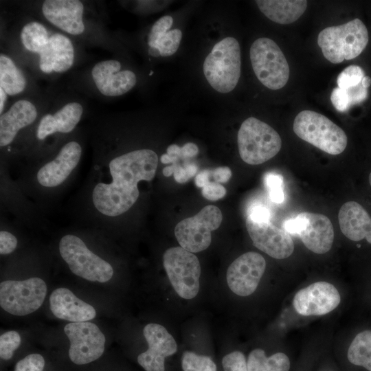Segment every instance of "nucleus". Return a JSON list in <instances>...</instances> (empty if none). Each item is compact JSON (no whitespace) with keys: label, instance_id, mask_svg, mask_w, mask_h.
I'll use <instances>...</instances> for the list:
<instances>
[{"label":"nucleus","instance_id":"nucleus-9","mask_svg":"<svg viewBox=\"0 0 371 371\" xmlns=\"http://www.w3.org/2000/svg\"><path fill=\"white\" fill-rule=\"evenodd\" d=\"M163 265L177 295L186 300L195 297L200 289L201 265L198 258L181 247L167 249Z\"/></svg>","mask_w":371,"mask_h":371},{"label":"nucleus","instance_id":"nucleus-13","mask_svg":"<svg viewBox=\"0 0 371 371\" xmlns=\"http://www.w3.org/2000/svg\"><path fill=\"white\" fill-rule=\"evenodd\" d=\"M64 331L70 341L69 357L77 365L91 363L102 356L106 339L100 328L89 322H71Z\"/></svg>","mask_w":371,"mask_h":371},{"label":"nucleus","instance_id":"nucleus-12","mask_svg":"<svg viewBox=\"0 0 371 371\" xmlns=\"http://www.w3.org/2000/svg\"><path fill=\"white\" fill-rule=\"evenodd\" d=\"M289 234H297L310 251L323 254L332 247L334 229L330 219L322 214L302 212L283 223Z\"/></svg>","mask_w":371,"mask_h":371},{"label":"nucleus","instance_id":"nucleus-38","mask_svg":"<svg viewBox=\"0 0 371 371\" xmlns=\"http://www.w3.org/2000/svg\"><path fill=\"white\" fill-rule=\"evenodd\" d=\"M202 195L208 200L216 201L222 199L226 194L224 186L216 182H209L202 188Z\"/></svg>","mask_w":371,"mask_h":371},{"label":"nucleus","instance_id":"nucleus-43","mask_svg":"<svg viewBox=\"0 0 371 371\" xmlns=\"http://www.w3.org/2000/svg\"><path fill=\"white\" fill-rule=\"evenodd\" d=\"M211 176V170H204L200 172L195 177V183L197 187L203 188L210 182L209 178Z\"/></svg>","mask_w":371,"mask_h":371},{"label":"nucleus","instance_id":"nucleus-25","mask_svg":"<svg viewBox=\"0 0 371 371\" xmlns=\"http://www.w3.org/2000/svg\"><path fill=\"white\" fill-rule=\"evenodd\" d=\"M256 3L265 16L282 25L297 21L307 7V1L304 0H258Z\"/></svg>","mask_w":371,"mask_h":371},{"label":"nucleus","instance_id":"nucleus-33","mask_svg":"<svg viewBox=\"0 0 371 371\" xmlns=\"http://www.w3.org/2000/svg\"><path fill=\"white\" fill-rule=\"evenodd\" d=\"M173 23V19L170 15H165L159 18L152 26L148 35L147 43L148 48H154L159 41L170 29Z\"/></svg>","mask_w":371,"mask_h":371},{"label":"nucleus","instance_id":"nucleus-36","mask_svg":"<svg viewBox=\"0 0 371 371\" xmlns=\"http://www.w3.org/2000/svg\"><path fill=\"white\" fill-rule=\"evenodd\" d=\"M45 359L40 354H30L19 361L14 371H43Z\"/></svg>","mask_w":371,"mask_h":371},{"label":"nucleus","instance_id":"nucleus-4","mask_svg":"<svg viewBox=\"0 0 371 371\" xmlns=\"http://www.w3.org/2000/svg\"><path fill=\"white\" fill-rule=\"evenodd\" d=\"M368 40L367 27L359 19H355L322 30L318 34L317 44L326 59L337 64L357 57Z\"/></svg>","mask_w":371,"mask_h":371},{"label":"nucleus","instance_id":"nucleus-2","mask_svg":"<svg viewBox=\"0 0 371 371\" xmlns=\"http://www.w3.org/2000/svg\"><path fill=\"white\" fill-rule=\"evenodd\" d=\"M20 38L25 49L39 55V67L45 74L65 72L74 64V49L71 40L60 33L49 35L47 28L38 22L25 24Z\"/></svg>","mask_w":371,"mask_h":371},{"label":"nucleus","instance_id":"nucleus-31","mask_svg":"<svg viewBox=\"0 0 371 371\" xmlns=\"http://www.w3.org/2000/svg\"><path fill=\"white\" fill-rule=\"evenodd\" d=\"M364 76V71L361 67L352 65L345 68L338 75L337 83L339 88L346 89L361 83Z\"/></svg>","mask_w":371,"mask_h":371},{"label":"nucleus","instance_id":"nucleus-7","mask_svg":"<svg viewBox=\"0 0 371 371\" xmlns=\"http://www.w3.org/2000/svg\"><path fill=\"white\" fill-rule=\"evenodd\" d=\"M249 56L253 71L265 87L278 90L287 83L289 66L275 41L267 37L256 39L250 47Z\"/></svg>","mask_w":371,"mask_h":371},{"label":"nucleus","instance_id":"nucleus-45","mask_svg":"<svg viewBox=\"0 0 371 371\" xmlns=\"http://www.w3.org/2000/svg\"><path fill=\"white\" fill-rule=\"evenodd\" d=\"M161 161L164 164H175L176 161L179 159L178 157L169 155L166 153L161 157Z\"/></svg>","mask_w":371,"mask_h":371},{"label":"nucleus","instance_id":"nucleus-29","mask_svg":"<svg viewBox=\"0 0 371 371\" xmlns=\"http://www.w3.org/2000/svg\"><path fill=\"white\" fill-rule=\"evenodd\" d=\"M181 366L183 371H216V366L210 357L191 351L183 353Z\"/></svg>","mask_w":371,"mask_h":371},{"label":"nucleus","instance_id":"nucleus-49","mask_svg":"<svg viewBox=\"0 0 371 371\" xmlns=\"http://www.w3.org/2000/svg\"><path fill=\"white\" fill-rule=\"evenodd\" d=\"M369 183H370V185L371 186V172L369 175Z\"/></svg>","mask_w":371,"mask_h":371},{"label":"nucleus","instance_id":"nucleus-47","mask_svg":"<svg viewBox=\"0 0 371 371\" xmlns=\"http://www.w3.org/2000/svg\"><path fill=\"white\" fill-rule=\"evenodd\" d=\"M174 173V166L172 164L170 166H167L164 168L163 174L166 177H170Z\"/></svg>","mask_w":371,"mask_h":371},{"label":"nucleus","instance_id":"nucleus-11","mask_svg":"<svg viewBox=\"0 0 371 371\" xmlns=\"http://www.w3.org/2000/svg\"><path fill=\"white\" fill-rule=\"evenodd\" d=\"M221 210L215 205L204 207L196 215L185 218L175 226V234L180 246L192 253L206 249L212 241V232L222 222Z\"/></svg>","mask_w":371,"mask_h":371},{"label":"nucleus","instance_id":"nucleus-34","mask_svg":"<svg viewBox=\"0 0 371 371\" xmlns=\"http://www.w3.org/2000/svg\"><path fill=\"white\" fill-rule=\"evenodd\" d=\"M265 183L269 191L270 199L276 203L284 200L283 177L276 173L269 172L265 176Z\"/></svg>","mask_w":371,"mask_h":371},{"label":"nucleus","instance_id":"nucleus-41","mask_svg":"<svg viewBox=\"0 0 371 371\" xmlns=\"http://www.w3.org/2000/svg\"><path fill=\"white\" fill-rule=\"evenodd\" d=\"M211 176L216 183H226L232 177V171L227 166L218 167L211 170Z\"/></svg>","mask_w":371,"mask_h":371},{"label":"nucleus","instance_id":"nucleus-44","mask_svg":"<svg viewBox=\"0 0 371 371\" xmlns=\"http://www.w3.org/2000/svg\"><path fill=\"white\" fill-rule=\"evenodd\" d=\"M167 154L173 157H177L178 158H180L181 157V147H179V146L176 144H172L168 147Z\"/></svg>","mask_w":371,"mask_h":371},{"label":"nucleus","instance_id":"nucleus-20","mask_svg":"<svg viewBox=\"0 0 371 371\" xmlns=\"http://www.w3.org/2000/svg\"><path fill=\"white\" fill-rule=\"evenodd\" d=\"M42 12L53 25L71 35H80L85 31L84 5L78 0L44 1Z\"/></svg>","mask_w":371,"mask_h":371},{"label":"nucleus","instance_id":"nucleus-8","mask_svg":"<svg viewBox=\"0 0 371 371\" xmlns=\"http://www.w3.org/2000/svg\"><path fill=\"white\" fill-rule=\"evenodd\" d=\"M58 248L62 258L74 274L89 281L102 283L112 278V266L92 252L78 236H63Z\"/></svg>","mask_w":371,"mask_h":371},{"label":"nucleus","instance_id":"nucleus-30","mask_svg":"<svg viewBox=\"0 0 371 371\" xmlns=\"http://www.w3.org/2000/svg\"><path fill=\"white\" fill-rule=\"evenodd\" d=\"M182 38V32L179 29L168 31L156 44L154 48L159 51L163 57L173 55L179 49Z\"/></svg>","mask_w":371,"mask_h":371},{"label":"nucleus","instance_id":"nucleus-16","mask_svg":"<svg viewBox=\"0 0 371 371\" xmlns=\"http://www.w3.org/2000/svg\"><path fill=\"white\" fill-rule=\"evenodd\" d=\"M340 301L339 293L333 284L319 281L297 291L293 305L300 315H323L333 311Z\"/></svg>","mask_w":371,"mask_h":371},{"label":"nucleus","instance_id":"nucleus-21","mask_svg":"<svg viewBox=\"0 0 371 371\" xmlns=\"http://www.w3.org/2000/svg\"><path fill=\"white\" fill-rule=\"evenodd\" d=\"M49 304L55 317L71 322H88L96 315L91 305L78 298L67 288L55 289L49 297Z\"/></svg>","mask_w":371,"mask_h":371},{"label":"nucleus","instance_id":"nucleus-35","mask_svg":"<svg viewBox=\"0 0 371 371\" xmlns=\"http://www.w3.org/2000/svg\"><path fill=\"white\" fill-rule=\"evenodd\" d=\"M224 371H248L244 355L240 351H234L226 355L222 360Z\"/></svg>","mask_w":371,"mask_h":371},{"label":"nucleus","instance_id":"nucleus-39","mask_svg":"<svg viewBox=\"0 0 371 371\" xmlns=\"http://www.w3.org/2000/svg\"><path fill=\"white\" fill-rule=\"evenodd\" d=\"M18 244L17 238L12 233L1 230L0 232V254L7 255L14 251Z\"/></svg>","mask_w":371,"mask_h":371},{"label":"nucleus","instance_id":"nucleus-26","mask_svg":"<svg viewBox=\"0 0 371 371\" xmlns=\"http://www.w3.org/2000/svg\"><path fill=\"white\" fill-rule=\"evenodd\" d=\"M26 86V79L12 60L4 54L0 55V88L8 95L21 93Z\"/></svg>","mask_w":371,"mask_h":371},{"label":"nucleus","instance_id":"nucleus-19","mask_svg":"<svg viewBox=\"0 0 371 371\" xmlns=\"http://www.w3.org/2000/svg\"><path fill=\"white\" fill-rule=\"evenodd\" d=\"M91 76L98 91L105 96H120L132 89L137 82L135 74L121 70V63L113 59L97 63Z\"/></svg>","mask_w":371,"mask_h":371},{"label":"nucleus","instance_id":"nucleus-46","mask_svg":"<svg viewBox=\"0 0 371 371\" xmlns=\"http://www.w3.org/2000/svg\"><path fill=\"white\" fill-rule=\"evenodd\" d=\"M7 95H8L3 89L0 88V113H3L5 103L7 100Z\"/></svg>","mask_w":371,"mask_h":371},{"label":"nucleus","instance_id":"nucleus-14","mask_svg":"<svg viewBox=\"0 0 371 371\" xmlns=\"http://www.w3.org/2000/svg\"><path fill=\"white\" fill-rule=\"evenodd\" d=\"M265 269L266 261L261 254L246 252L229 266L226 274L227 285L237 295H250L256 290Z\"/></svg>","mask_w":371,"mask_h":371},{"label":"nucleus","instance_id":"nucleus-1","mask_svg":"<svg viewBox=\"0 0 371 371\" xmlns=\"http://www.w3.org/2000/svg\"><path fill=\"white\" fill-rule=\"evenodd\" d=\"M158 166L157 153L150 149L134 150L113 158L108 164L109 181L97 182L91 192L94 208L104 217L114 218L135 203L138 183L151 181Z\"/></svg>","mask_w":371,"mask_h":371},{"label":"nucleus","instance_id":"nucleus-5","mask_svg":"<svg viewBox=\"0 0 371 371\" xmlns=\"http://www.w3.org/2000/svg\"><path fill=\"white\" fill-rule=\"evenodd\" d=\"M293 129L295 135L330 155L341 154L347 146L346 133L325 115L304 110L295 117Z\"/></svg>","mask_w":371,"mask_h":371},{"label":"nucleus","instance_id":"nucleus-48","mask_svg":"<svg viewBox=\"0 0 371 371\" xmlns=\"http://www.w3.org/2000/svg\"><path fill=\"white\" fill-rule=\"evenodd\" d=\"M362 85L366 89H368V87L371 85V78L368 76H365L362 80Z\"/></svg>","mask_w":371,"mask_h":371},{"label":"nucleus","instance_id":"nucleus-37","mask_svg":"<svg viewBox=\"0 0 371 371\" xmlns=\"http://www.w3.org/2000/svg\"><path fill=\"white\" fill-rule=\"evenodd\" d=\"M174 166V177L176 181L180 183L187 182L196 175L198 168L194 164H186L183 166L172 164Z\"/></svg>","mask_w":371,"mask_h":371},{"label":"nucleus","instance_id":"nucleus-40","mask_svg":"<svg viewBox=\"0 0 371 371\" xmlns=\"http://www.w3.org/2000/svg\"><path fill=\"white\" fill-rule=\"evenodd\" d=\"M270 216L269 210L263 205H254L247 212V217L256 222L269 221Z\"/></svg>","mask_w":371,"mask_h":371},{"label":"nucleus","instance_id":"nucleus-3","mask_svg":"<svg viewBox=\"0 0 371 371\" xmlns=\"http://www.w3.org/2000/svg\"><path fill=\"white\" fill-rule=\"evenodd\" d=\"M203 71L207 82L217 92L227 93L234 90L241 72L238 41L228 36L216 43L204 60Z\"/></svg>","mask_w":371,"mask_h":371},{"label":"nucleus","instance_id":"nucleus-27","mask_svg":"<svg viewBox=\"0 0 371 371\" xmlns=\"http://www.w3.org/2000/svg\"><path fill=\"white\" fill-rule=\"evenodd\" d=\"M247 366L248 371H289L290 361L282 352L267 357L263 350L256 348L249 353Z\"/></svg>","mask_w":371,"mask_h":371},{"label":"nucleus","instance_id":"nucleus-15","mask_svg":"<svg viewBox=\"0 0 371 371\" xmlns=\"http://www.w3.org/2000/svg\"><path fill=\"white\" fill-rule=\"evenodd\" d=\"M246 227L254 245L269 256L284 259L293 254L294 243L289 234L270 221L256 222L247 216Z\"/></svg>","mask_w":371,"mask_h":371},{"label":"nucleus","instance_id":"nucleus-6","mask_svg":"<svg viewBox=\"0 0 371 371\" xmlns=\"http://www.w3.org/2000/svg\"><path fill=\"white\" fill-rule=\"evenodd\" d=\"M237 142L240 158L250 165L260 164L271 159L282 146L278 132L254 117H248L241 124Z\"/></svg>","mask_w":371,"mask_h":371},{"label":"nucleus","instance_id":"nucleus-28","mask_svg":"<svg viewBox=\"0 0 371 371\" xmlns=\"http://www.w3.org/2000/svg\"><path fill=\"white\" fill-rule=\"evenodd\" d=\"M347 357L351 363L371 371V330H363L355 336L349 346Z\"/></svg>","mask_w":371,"mask_h":371},{"label":"nucleus","instance_id":"nucleus-22","mask_svg":"<svg viewBox=\"0 0 371 371\" xmlns=\"http://www.w3.org/2000/svg\"><path fill=\"white\" fill-rule=\"evenodd\" d=\"M37 115L36 107L30 101L20 100L15 102L0 116L1 148L10 145L19 131L32 124Z\"/></svg>","mask_w":371,"mask_h":371},{"label":"nucleus","instance_id":"nucleus-32","mask_svg":"<svg viewBox=\"0 0 371 371\" xmlns=\"http://www.w3.org/2000/svg\"><path fill=\"white\" fill-rule=\"evenodd\" d=\"M20 335L15 330H10L0 336V357L8 360L13 356L14 351L21 344Z\"/></svg>","mask_w":371,"mask_h":371},{"label":"nucleus","instance_id":"nucleus-10","mask_svg":"<svg viewBox=\"0 0 371 371\" xmlns=\"http://www.w3.org/2000/svg\"><path fill=\"white\" fill-rule=\"evenodd\" d=\"M46 293L47 285L39 278L5 280L0 284V305L12 315L24 316L41 307Z\"/></svg>","mask_w":371,"mask_h":371},{"label":"nucleus","instance_id":"nucleus-17","mask_svg":"<svg viewBox=\"0 0 371 371\" xmlns=\"http://www.w3.org/2000/svg\"><path fill=\"white\" fill-rule=\"evenodd\" d=\"M143 333L148 348L138 355V363L146 371H164L166 357L177 350L175 339L164 326L155 323L146 325Z\"/></svg>","mask_w":371,"mask_h":371},{"label":"nucleus","instance_id":"nucleus-18","mask_svg":"<svg viewBox=\"0 0 371 371\" xmlns=\"http://www.w3.org/2000/svg\"><path fill=\"white\" fill-rule=\"evenodd\" d=\"M81 155L82 147L78 142L66 143L54 159L38 169L36 176L38 183L46 188L61 185L77 167Z\"/></svg>","mask_w":371,"mask_h":371},{"label":"nucleus","instance_id":"nucleus-23","mask_svg":"<svg viewBox=\"0 0 371 371\" xmlns=\"http://www.w3.org/2000/svg\"><path fill=\"white\" fill-rule=\"evenodd\" d=\"M83 113L82 104L77 102H68L54 113L42 117L37 126L36 136L39 140L58 133H69L79 123Z\"/></svg>","mask_w":371,"mask_h":371},{"label":"nucleus","instance_id":"nucleus-42","mask_svg":"<svg viewBox=\"0 0 371 371\" xmlns=\"http://www.w3.org/2000/svg\"><path fill=\"white\" fill-rule=\"evenodd\" d=\"M199 152L197 146L192 142H188L181 147V157L189 158L195 157Z\"/></svg>","mask_w":371,"mask_h":371},{"label":"nucleus","instance_id":"nucleus-24","mask_svg":"<svg viewBox=\"0 0 371 371\" xmlns=\"http://www.w3.org/2000/svg\"><path fill=\"white\" fill-rule=\"evenodd\" d=\"M340 229L353 241L366 239L371 244V217L364 207L356 201H348L338 214Z\"/></svg>","mask_w":371,"mask_h":371}]
</instances>
